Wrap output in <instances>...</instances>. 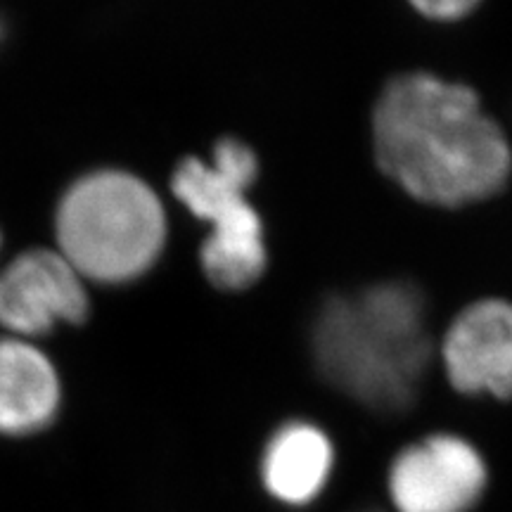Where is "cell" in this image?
Listing matches in <instances>:
<instances>
[{"mask_svg":"<svg viewBox=\"0 0 512 512\" xmlns=\"http://www.w3.org/2000/svg\"><path fill=\"white\" fill-rule=\"evenodd\" d=\"M88 316L83 278L62 254L31 249L0 273V323L24 335H46Z\"/></svg>","mask_w":512,"mask_h":512,"instance_id":"7","label":"cell"},{"mask_svg":"<svg viewBox=\"0 0 512 512\" xmlns=\"http://www.w3.org/2000/svg\"><path fill=\"white\" fill-rule=\"evenodd\" d=\"M311 356L325 382L370 411L408 408L432 361L420 287L382 280L332 294L313 316Z\"/></svg>","mask_w":512,"mask_h":512,"instance_id":"2","label":"cell"},{"mask_svg":"<svg viewBox=\"0 0 512 512\" xmlns=\"http://www.w3.org/2000/svg\"><path fill=\"white\" fill-rule=\"evenodd\" d=\"M441 366L460 394L512 399V302L479 299L451 320L441 337Z\"/></svg>","mask_w":512,"mask_h":512,"instance_id":"6","label":"cell"},{"mask_svg":"<svg viewBox=\"0 0 512 512\" xmlns=\"http://www.w3.org/2000/svg\"><path fill=\"white\" fill-rule=\"evenodd\" d=\"M335 467V446L318 425L292 420L268 439L261 458L266 491L280 503L306 505L323 494Z\"/></svg>","mask_w":512,"mask_h":512,"instance_id":"9","label":"cell"},{"mask_svg":"<svg viewBox=\"0 0 512 512\" xmlns=\"http://www.w3.org/2000/svg\"><path fill=\"white\" fill-rule=\"evenodd\" d=\"M382 174L430 207L460 209L498 195L512 178V147L477 91L430 72L394 76L373 107Z\"/></svg>","mask_w":512,"mask_h":512,"instance_id":"1","label":"cell"},{"mask_svg":"<svg viewBox=\"0 0 512 512\" xmlns=\"http://www.w3.org/2000/svg\"><path fill=\"white\" fill-rule=\"evenodd\" d=\"M256 176V152L238 138L216 143L209 162L200 157L183 159L171 176L176 200L209 226L200 264L209 283L219 290H249L266 273L264 219L249 202Z\"/></svg>","mask_w":512,"mask_h":512,"instance_id":"4","label":"cell"},{"mask_svg":"<svg viewBox=\"0 0 512 512\" xmlns=\"http://www.w3.org/2000/svg\"><path fill=\"white\" fill-rule=\"evenodd\" d=\"M406 3L430 22L453 24L470 17L484 0H406Z\"/></svg>","mask_w":512,"mask_h":512,"instance_id":"10","label":"cell"},{"mask_svg":"<svg viewBox=\"0 0 512 512\" xmlns=\"http://www.w3.org/2000/svg\"><path fill=\"white\" fill-rule=\"evenodd\" d=\"M482 453L458 434H430L403 448L389 467V498L399 512H470L484 496Z\"/></svg>","mask_w":512,"mask_h":512,"instance_id":"5","label":"cell"},{"mask_svg":"<svg viewBox=\"0 0 512 512\" xmlns=\"http://www.w3.org/2000/svg\"><path fill=\"white\" fill-rule=\"evenodd\" d=\"M60 408L53 363L31 344L0 339V434L29 437L46 430Z\"/></svg>","mask_w":512,"mask_h":512,"instance_id":"8","label":"cell"},{"mask_svg":"<svg viewBox=\"0 0 512 512\" xmlns=\"http://www.w3.org/2000/svg\"><path fill=\"white\" fill-rule=\"evenodd\" d=\"M166 211L157 192L128 171L79 178L57 209L62 256L81 278L131 283L157 264L166 245Z\"/></svg>","mask_w":512,"mask_h":512,"instance_id":"3","label":"cell"}]
</instances>
